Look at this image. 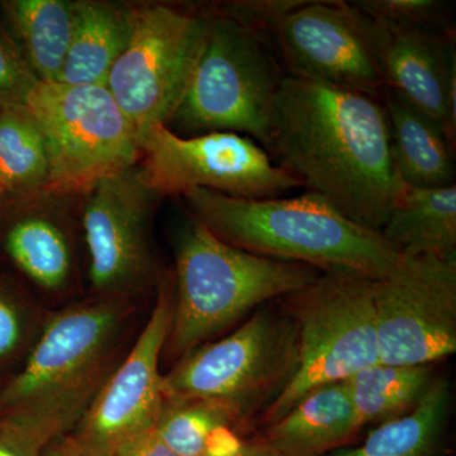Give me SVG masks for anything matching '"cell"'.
Returning a JSON list of instances; mask_svg holds the SVG:
<instances>
[{"label": "cell", "mask_w": 456, "mask_h": 456, "mask_svg": "<svg viewBox=\"0 0 456 456\" xmlns=\"http://www.w3.org/2000/svg\"><path fill=\"white\" fill-rule=\"evenodd\" d=\"M268 154L305 191L379 232L404 185L379 98L290 75L275 98Z\"/></svg>", "instance_id": "obj_1"}, {"label": "cell", "mask_w": 456, "mask_h": 456, "mask_svg": "<svg viewBox=\"0 0 456 456\" xmlns=\"http://www.w3.org/2000/svg\"><path fill=\"white\" fill-rule=\"evenodd\" d=\"M143 301L86 294L50 312L0 386V417L45 443L71 434L136 338Z\"/></svg>", "instance_id": "obj_2"}, {"label": "cell", "mask_w": 456, "mask_h": 456, "mask_svg": "<svg viewBox=\"0 0 456 456\" xmlns=\"http://www.w3.org/2000/svg\"><path fill=\"white\" fill-rule=\"evenodd\" d=\"M182 198L191 218L246 253L371 281L386 277L401 257L382 232L351 221L311 191L248 200L194 189Z\"/></svg>", "instance_id": "obj_3"}, {"label": "cell", "mask_w": 456, "mask_h": 456, "mask_svg": "<svg viewBox=\"0 0 456 456\" xmlns=\"http://www.w3.org/2000/svg\"><path fill=\"white\" fill-rule=\"evenodd\" d=\"M320 273L305 264L246 253L189 218L176 240L173 317L164 355L178 362L266 302L302 289Z\"/></svg>", "instance_id": "obj_4"}, {"label": "cell", "mask_w": 456, "mask_h": 456, "mask_svg": "<svg viewBox=\"0 0 456 456\" xmlns=\"http://www.w3.org/2000/svg\"><path fill=\"white\" fill-rule=\"evenodd\" d=\"M206 7L203 51L167 127L183 137L235 132L268 152L275 98L287 77L274 41Z\"/></svg>", "instance_id": "obj_5"}, {"label": "cell", "mask_w": 456, "mask_h": 456, "mask_svg": "<svg viewBox=\"0 0 456 456\" xmlns=\"http://www.w3.org/2000/svg\"><path fill=\"white\" fill-rule=\"evenodd\" d=\"M373 281L347 273L321 272L302 289L278 299L296 327L298 367L265 408L264 424L278 421L318 387L349 379L380 362Z\"/></svg>", "instance_id": "obj_6"}, {"label": "cell", "mask_w": 456, "mask_h": 456, "mask_svg": "<svg viewBox=\"0 0 456 456\" xmlns=\"http://www.w3.org/2000/svg\"><path fill=\"white\" fill-rule=\"evenodd\" d=\"M298 367L293 321L260 307L235 331L209 341L164 374L165 398H196L224 404L241 421L269 406Z\"/></svg>", "instance_id": "obj_7"}, {"label": "cell", "mask_w": 456, "mask_h": 456, "mask_svg": "<svg viewBox=\"0 0 456 456\" xmlns=\"http://www.w3.org/2000/svg\"><path fill=\"white\" fill-rule=\"evenodd\" d=\"M206 4L134 2L131 40L106 86L139 132L167 126L178 110L202 53Z\"/></svg>", "instance_id": "obj_8"}, {"label": "cell", "mask_w": 456, "mask_h": 456, "mask_svg": "<svg viewBox=\"0 0 456 456\" xmlns=\"http://www.w3.org/2000/svg\"><path fill=\"white\" fill-rule=\"evenodd\" d=\"M27 107L46 142L49 191L82 196L139 164V132L106 86L38 83Z\"/></svg>", "instance_id": "obj_9"}, {"label": "cell", "mask_w": 456, "mask_h": 456, "mask_svg": "<svg viewBox=\"0 0 456 456\" xmlns=\"http://www.w3.org/2000/svg\"><path fill=\"white\" fill-rule=\"evenodd\" d=\"M158 196L139 167L107 176L80 200L86 294L145 301L163 270L152 244Z\"/></svg>", "instance_id": "obj_10"}, {"label": "cell", "mask_w": 456, "mask_h": 456, "mask_svg": "<svg viewBox=\"0 0 456 456\" xmlns=\"http://www.w3.org/2000/svg\"><path fill=\"white\" fill-rule=\"evenodd\" d=\"M137 167L146 184L163 200L194 189L268 200L302 188L256 141L235 132L183 137L167 126H155L141 139Z\"/></svg>", "instance_id": "obj_11"}, {"label": "cell", "mask_w": 456, "mask_h": 456, "mask_svg": "<svg viewBox=\"0 0 456 456\" xmlns=\"http://www.w3.org/2000/svg\"><path fill=\"white\" fill-rule=\"evenodd\" d=\"M379 360L431 365L456 351V256L401 255L373 281Z\"/></svg>", "instance_id": "obj_12"}, {"label": "cell", "mask_w": 456, "mask_h": 456, "mask_svg": "<svg viewBox=\"0 0 456 456\" xmlns=\"http://www.w3.org/2000/svg\"><path fill=\"white\" fill-rule=\"evenodd\" d=\"M80 200L45 189L0 206V254L50 311L86 296Z\"/></svg>", "instance_id": "obj_13"}, {"label": "cell", "mask_w": 456, "mask_h": 456, "mask_svg": "<svg viewBox=\"0 0 456 456\" xmlns=\"http://www.w3.org/2000/svg\"><path fill=\"white\" fill-rule=\"evenodd\" d=\"M173 272L163 270L155 305L130 350L71 434L98 456L154 428L165 404L160 370L173 317Z\"/></svg>", "instance_id": "obj_14"}, {"label": "cell", "mask_w": 456, "mask_h": 456, "mask_svg": "<svg viewBox=\"0 0 456 456\" xmlns=\"http://www.w3.org/2000/svg\"><path fill=\"white\" fill-rule=\"evenodd\" d=\"M285 73L379 98L386 88L350 2L305 0L273 33Z\"/></svg>", "instance_id": "obj_15"}, {"label": "cell", "mask_w": 456, "mask_h": 456, "mask_svg": "<svg viewBox=\"0 0 456 456\" xmlns=\"http://www.w3.org/2000/svg\"><path fill=\"white\" fill-rule=\"evenodd\" d=\"M353 7L384 86L439 123L455 149V32L395 25Z\"/></svg>", "instance_id": "obj_16"}, {"label": "cell", "mask_w": 456, "mask_h": 456, "mask_svg": "<svg viewBox=\"0 0 456 456\" xmlns=\"http://www.w3.org/2000/svg\"><path fill=\"white\" fill-rule=\"evenodd\" d=\"M393 160L404 184L444 188L455 184V149L439 123L395 90L380 93Z\"/></svg>", "instance_id": "obj_17"}, {"label": "cell", "mask_w": 456, "mask_h": 456, "mask_svg": "<svg viewBox=\"0 0 456 456\" xmlns=\"http://www.w3.org/2000/svg\"><path fill=\"white\" fill-rule=\"evenodd\" d=\"M362 428L346 382L318 387L266 426L265 443L281 456H322Z\"/></svg>", "instance_id": "obj_18"}, {"label": "cell", "mask_w": 456, "mask_h": 456, "mask_svg": "<svg viewBox=\"0 0 456 456\" xmlns=\"http://www.w3.org/2000/svg\"><path fill=\"white\" fill-rule=\"evenodd\" d=\"M134 3L77 0L73 37L59 82L106 86L108 75L131 40Z\"/></svg>", "instance_id": "obj_19"}, {"label": "cell", "mask_w": 456, "mask_h": 456, "mask_svg": "<svg viewBox=\"0 0 456 456\" xmlns=\"http://www.w3.org/2000/svg\"><path fill=\"white\" fill-rule=\"evenodd\" d=\"M0 11L38 82H59L73 37L77 0H7Z\"/></svg>", "instance_id": "obj_20"}, {"label": "cell", "mask_w": 456, "mask_h": 456, "mask_svg": "<svg viewBox=\"0 0 456 456\" xmlns=\"http://www.w3.org/2000/svg\"><path fill=\"white\" fill-rule=\"evenodd\" d=\"M380 232L401 255L456 256V185L404 184Z\"/></svg>", "instance_id": "obj_21"}, {"label": "cell", "mask_w": 456, "mask_h": 456, "mask_svg": "<svg viewBox=\"0 0 456 456\" xmlns=\"http://www.w3.org/2000/svg\"><path fill=\"white\" fill-rule=\"evenodd\" d=\"M450 407L448 380L435 378L417 406L379 424L358 448L326 456H436Z\"/></svg>", "instance_id": "obj_22"}, {"label": "cell", "mask_w": 456, "mask_h": 456, "mask_svg": "<svg viewBox=\"0 0 456 456\" xmlns=\"http://www.w3.org/2000/svg\"><path fill=\"white\" fill-rule=\"evenodd\" d=\"M0 176L5 202L40 193L49 185L46 142L27 106L0 107Z\"/></svg>", "instance_id": "obj_23"}, {"label": "cell", "mask_w": 456, "mask_h": 456, "mask_svg": "<svg viewBox=\"0 0 456 456\" xmlns=\"http://www.w3.org/2000/svg\"><path fill=\"white\" fill-rule=\"evenodd\" d=\"M435 378L431 365L378 362L345 380L360 425L406 415L417 406Z\"/></svg>", "instance_id": "obj_24"}, {"label": "cell", "mask_w": 456, "mask_h": 456, "mask_svg": "<svg viewBox=\"0 0 456 456\" xmlns=\"http://www.w3.org/2000/svg\"><path fill=\"white\" fill-rule=\"evenodd\" d=\"M242 422L233 411L206 399L167 398L152 432L179 456H204L207 439L221 426Z\"/></svg>", "instance_id": "obj_25"}, {"label": "cell", "mask_w": 456, "mask_h": 456, "mask_svg": "<svg viewBox=\"0 0 456 456\" xmlns=\"http://www.w3.org/2000/svg\"><path fill=\"white\" fill-rule=\"evenodd\" d=\"M50 312L18 279L0 272V373L13 374L23 364Z\"/></svg>", "instance_id": "obj_26"}, {"label": "cell", "mask_w": 456, "mask_h": 456, "mask_svg": "<svg viewBox=\"0 0 456 456\" xmlns=\"http://www.w3.org/2000/svg\"><path fill=\"white\" fill-rule=\"evenodd\" d=\"M355 7L399 26L455 32L452 7L440 0H356Z\"/></svg>", "instance_id": "obj_27"}, {"label": "cell", "mask_w": 456, "mask_h": 456, "mask_svg": "<svg viewBox=\"0 0 456 456\" xmlns=\"http://www.w3.org/2000/svg\"><path fill=\"white\" fill-rule=\"evenodd\" d=\"M305 0H228L207 3L215 13L273 38L279 23Z\"/></svg>", "instance_id": "obj_28"}, {"label": "cell", "mask_w": 456, "mask_h": 456, "mask_svg": "<svg viewBox=\"0 0 456 456\" xmlns=\"http://www.w3.org/2000/svg\"><path fill=\"white\" fill-rule=\"evenodd\" d=\"M38 83L0 20V107L27 106Z\"/></svg>", "instance_id": "obj_29"}, {"label": "cell", "mask_w": 456, "mask_h": 456, "mask_svg": "<svg viewBox=\"0 0 456 456\" xmlns=\"http://www.w3.org/2000/svg\"><path fill=\"white\" fill-rule=\"evenodd\" d=\"M47 445L37 435L0 417V456H44Z\"/></svg>", "instance_id": "obj_30"}, {"label": "cell", "mask_w": 456, "mask_h": 456, "mask_svg": "<svg viewBox=\"0 0 456 456\" xmlns=\"http://www.w3.org/2000/svg\"><path fill=\"white\" fill-rule=\"evenodd\" d=\"M110 456H179L165 446L154 432L147 431L123 443Z\"/></svg>", "instance_id": "obj_31"}, {"label": "cell", "mask_w": 456, "mask_h": 456, "mask_svg": "<svg viewBox=\"0 0 456 456\" xmlns=\"http://www.w3.org/2000/svg\"><path fill=\"white\" fill-rule=\"evenodd\" d=\"M242 443L232 428L221 426L216 428L207 439L204 456H233L241 450Z\"/></svg>", "instance_id": "obj_32"}, {"label": "cell", "mask_w": 456, "mask_h": 456, "mask_svg": "<svg viewBox=\"0 0 456 456\" xmlns=\"http://www.w3.org/2000/svg\"><path fill=\"white\" fill-rule=\"evenodd\" d=\"M44 456H98L84 446L73 434L62 435L51 441L45 449Z\"/></svg>", "instance_id": "obj_33"}, {"label": "cell", "mask_w": 456, "mask_h": 456, "mask_svg": "<svg viewBox=\"0 0 456 456\" xmlns=\"http://www.w3.org/2000/svg\"><path fill=\"white\" fill-rule=\"evenodd\" d=\"M233 456H281L275 452L265 441L260 444H246L242 445L241 450Z\"/></svg>", "instance_id": "obj_34"}, {"label": "cell", "mask_w": 456, "mask_h": 456, "mask_svg": "<svg viewBox=\"0 0 456 456\" xmlns=\"http://www.w3.org/2000/svg\"><path fill=\"white\" fill-rule=\"evenodd\" d=\"M5 202L4 189H3L2 176H0V206Z\"/></svg>", "instance_id": "obj_35"}, {"label": "cell", "mask_w": 456, "mask_h": 456, "mask_svg": "<svg viewBox=\"0 0 456 456\" xmlns=\"http://www.w3.org/2000/svg\"><path fill=\"white\" fill-rule=\"evenodd\" d=\"M2 383H3V382H0V386H2Z\"/></svg>", "instance_id": "obj_36"}]
</instances>
